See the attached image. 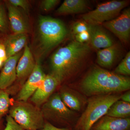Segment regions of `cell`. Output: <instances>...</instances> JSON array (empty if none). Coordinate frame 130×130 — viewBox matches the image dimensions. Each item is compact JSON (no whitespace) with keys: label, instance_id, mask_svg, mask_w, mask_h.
Returning <instances> with one entry per match:
<instances>
[{"label":"cell","instance_id":"1","mask_svg":"<svg viewBox=\"0 0 130 130\" xmlns=\"http://www.w3.org/2000/svg\"><path fill=\"white\" fill-rule=\"evenodd\" d=\"M90 51L88 43L75 40L60 47L50 58V74L60 84L77 72Z\"/></svg>","mask_w":130,"mask_h":130},{"label":"cell","instance_id":"2","mask_svg":"<svg viewBox=\"0 0 130 130\" xmlns=\"http://www.w3.org/2000/svg\"><path fill=\"white\" fill-rule=\"evenodd\" d=\"M80 85L85 94L93 96L128 90L130 79L128 77L96 66L84 78Z\"/></svg>","mask_w":130,"mask_h":130},{"label":"cell","instance_id":"3","mask_svg":"<svg viewBox=\"0 0 130 130\" xmlns=\"http://www.w3.org/2000/svg\"><path fill=\"white\" fill-rule=\"evenodd\" d=\"M33 41L34 52L36 60L40 61L65 40L67 29L59 20L40 16Z\"/></svg>","mask_w":130,"mask_h":130},{"label":"cell","instance_id":"4","mask_svg":"<svg viewBox=\"0 0 130 130\" xmlns=\"http://www.w3.org/2000/svg\"><path fill=\"white\" fill-rule=\"evenodd\" d=\"M121 95L114 94L92 96L86 109L78 119L74 130H90L92 126L106 114L110 107L120 100Z\"/></svg>","mask_w":130,"mask_h":130},{"label":"cell","instance_id":"5","mask_svg":"<svg viewBox=\"0 0 130 130\" xmlns=\"http://www.w3.org/2000/svg\"><path fill=\"white\" fill-rule=\"evenodd\" d=\"M44 121L59 128H74L76 114L63 102L58 93H54L41 107Z\"/></svg>","mask_w":130,"mask_h":130},{"label":"cell","instance_id":"6","mask_svg":"<svg viewBox=\"0 0 130 130\" xmlns=\"http://www.w3.org/2000/svg\"><path fill=\"white\" fill-rule=\"evenodd\" d=\"M9 115L25 130H41L45 121L41 108L31 103L16 101L11 105Z\"/></svg>","mask_w":130,"mask_h":130},{"label":"cell","instance_id":"7","mask_svg":"<svg viewBox=\"0 0 130 130\" xmlns=\"http://www.w3.org/2000/svg\"><path fill=\"white\" fill-rule=\"evenodd\" d=\"M129 2L128 1H112L103 3L95 9L85 13L82 18L89 24L100 25L118 17Z\"/></svg>","mask_w":130,"mask_h":130},{"label":"cell","instance_id":"8","mask_svg":"<svg viewBox=\"0 0 130 130\" xmlns=\"http://www.w3.org/2000/svg\"><path fill=\"white\" fill-rule=\"evenodd\" d=\"M102 25L115 35L122 43L128 44L130 35V8L124 9L118 17Z\"/></svg>","mask_w":130,"mask_h":130},{"label":"cell","instance_id":"9","mask_svg":"<svg viewBox=\"0 0 130 130\" xmlns=\"http://www.w3.org/2000/svg\"><path fill=\"white\" fill-rule=\"evenodd\" d=\"M45 75L40 61L36 60L35 68L20 90L16 101H28L41 84Z\"/></svg>","mask_w":130,"mask_h":130},{"label":"cell","instance_id":"10","mask_svg":"<svg viewBox=\"0 0 130 130\" xmlns=\"http://www.w3.org/2000/svg\"><path fill=\"white\" fill-rule=\"evenodd\" d=\"M59 85L57 79L53 75L45 74L41 84L30 98V102L41 108Z\"/></svg>","mask_w":130,"mask_h":130},{"label":"cell","instance_id":"11","mask_svg":"<svg viewBox=\"0 0 130 130\" xmlns=\"http://www.w3.org/2000/svg\"><path fill=\"white\" fill-rule=\"evenodd\" d=\"M8 10V17L10 26L14 34H28L29 24L24 11L6 2Z\"/></svg>","mask_w":130,"mask_h":130},{"label":"cell","instance_id":"12","mask_svg":"<svg viewBox=\"0 0 130 130\" xmlns=\"http://www.w3.org/2000/svg\"><path fill=\"white\" fill-rule=\"evenodd\" d=\"M35 65L36 61L32 51L27 44L24 48L16 67V80L21 85V87L31 74Z\"/></svg>","mask_w":130,"mask_h":130},{"label":"cell","instance_id":"13","mask_svg":"<svg viewBox=\"0 0 130 130\" xmlns=\"http://www.w3.org/2000/svg\"><path fill=\"white\" fill-rule=\"evenodd\" d=\"M23 51L8 58L0 73V89L9 88L16 80V67Z\"/></svg>","mask_w":130,"mask_h":130},{"label":"cell","instance_id":"14","mask_svg":"<svg viewBox=\"0 0 130 130\" xmlns=\"http://www.w3.org/2000/svg\"><path fill=\"white\" fill-rule=\"evenodd\" d=\"M90 130H130V118H118L105 115L96 122Z\"/></svg>","mask_w":130,"mask_h":130},{"label":"cell","instance_id":"15","mask_svg":"<svg viewBox=\"0 0 130 130\" xmlns=\"http://www.w3.org/2000/svg\"><path fill=\"white\" fill-rule=\"evenodd\" d=\"M91 45L94 48L101 50L106 48L114 44L111 37L100 25L90 24Z\"/></svg>","mask_w":130,"mask_h":130},{"label":"cell","instance_id":"16","mask_svg":"<svg viewBox=\"0 0 130 130\" xmlns=\"http://www.w3.org/2000/svg\"><path fill=\"white\" fill-rule=\"evenodd\" d=\"M27 34H13L8 35L4 44L7 58L11 57L21 51L27 44Z\"/></svg>","mask_w":130,"mask_h":130},{"label":"cell","instance_id":"17","mask_svg":"<svg viewBox=\"0 0 130 130\" xmlns=\"http://www.w3.org/2000/svg\"><path fill=\"white\" fill-rule=\"evenodd\" d=\"M120 52L118 45L114 44L106 48L99 50L97 53L98 64L105 68L111 67L115 62Z\"/></svg>","mask_w":130,"mask_h":130},{"label":"cell","instance_id":"18","mask_svg":"<svg viewBox=\"0 0 130 130\" xmlns=\"http://www.w3.org/2000/svg\"><path fill=\"white\" fill-rule=\"evenodd\" d=\"M88 8V2L85 0H65L56 10L58 15H68L86 11Z\"/></svg>","mask_w":130,"mask_h":130},{"label":"cell","instance_id":"19","mask_svg":"<svg viewBox=\"0 0 130 130\" xmlns=\"http://www.w3.org/2000/svg\"><path fill=\"white\" fill-rule=\"evenodd\" d=\"M58 93L63 102L69 109L76 111H80L82 101L74 91L64 86L61 88Z\"/></svg>","mask_w":130,"mask_h":130},{"label":"cell","instance_id":"20","mask_svg":"<svg viewBox=\"0 0 130 130\" xmlns=\"http://www.w3.org/2000/svg\"><path fill=\"white\" fill-rule=\"evenodd\" d=\"M106 115L120 119L130 118V103L120 100L110 107Z\"/></svg>","mask_w":130,"mask_h":130},{"label":"cell","instance_id":"21","mask_svg":"<svg viewBox=\"0 0 130 130\" xmlns=\"http://www.w3.org/2000/svg\"><path fill=\"white\" fill-rule=\"evenodd\" d=\"M11 105L9 93L6 90L0 89V118L9 111Z\"/></svg>","mask_w":130,"mask_h":130},{"label":"cell","instance_id":"22","mask_svg":"<svg viewBox=\"0 0 130 130\" xmlns=\"http://www.w3.org/2000/svg\"><path fill=\"white\" fill-rule=\"evenodd\" d=\"M113 72L116 74L124 76H129L130 75V51L126 54L124 58L115 68Z\"/></svg>","mask_w":130,"mask_h":130},{"label":"cell","instance_id":"23","mask_svg":"<svg viewBox=\"0 0 130 130\" xmlns=\"http://www.w3.org/2000/svg\"><path fill=\"white\" fill-rule=\"evenodd\" d=\"M9 24L4 6L0 3V31L6 33L9 31Z\"/></svg>","mask_w":130,"mask_h":130},{"label":"cell","instance_id":"24","mask_svg":"<svg viewBox=\"0 0 130 130\" xmlns=\"http://www.w3.org/2000/svg\"><path fill=\"white\" fill-rule=\"evenodd\" d=\"M90 24L85 21H81L76 22L73 25L72 31L75 35L85 31H89Z\"/></svg>","mask_w":130,"mask_h":130},{"label":"cell","instance_id":"25","mask_svg":"<svg viewBox=\"0 0 130 130\" xmlns=\"http://www.w3.org/2000/svg\"><path fill=\"white\" fill-rule=\"evenodd\" d=\"M9 4L23 9L26 14H29L30 10L29 2L26 0H9Z\"/></svg>","mask_w":130,"mask_h":130},{"label":"cell","instance_id":"26","mask_svg":"<svg viewBox=\"0 0 130 130\" xmlns=\"http://www.w3.org/2000/svg\"><path fill=\"white\" fill-rule=\"evenodd\" d=\"M60 2L59 0H43L41 2L40 7L43 11L48 12L54 9Z\"/></svg>","mask_w":130,"mask_h":130},{"label":"cell","instance_id":"27","mask_svg":"<svg viewBox=\"0 0 130 130\" xmlns=\"http://www.w3.org/2000/svg\"><path fill=\"white\" fill-rule=\"evenodd\" d=\"M6 120V125L4 130H25L16 123L10 115H7Z\"/></svg>","mask_w":130,"mask_h":130},{"label":"cell","instance_id":"28","mask_svg":"<svg viewBox=\"0 0 130 130\" xmlns=\"http://www.w3.org/2000/svg\"><path fill=\"white\" fill-rule=\"evenodd\" d=\"M76 41L81 43H85L89 41L90 34L89 31H85L75 35Z\"/></svg>","mask_w":130,"mask_h":130},{"label":"cell","instance_id":"29","mask_svg":"<svg viewBox=\"0 0 130 130\" xmlns=\"http://www.w3.org/2000/svg\"><path fill=\"white\" fill-rule=\"evenodd\" d=\"M41 130H74L72 128H59L45 121L43 128Z\"/></svg>","mask_w":130,"mask_h":130},{"label":"cell","instance_id":"30","mask_svg":"<svg viewBox=\"0 0 130 130\" xmlns=\"http://www.w3.org/2000/svg\"><path fill=\"white\" fill-rule=\"evenodd\" d=\"M7 59L5 45L4 43L0 42V60L5 63Z\"/></svg>","mask_w":130,"mask_h":130},{"label":"cell","instance_id":"31","mask_svg":"<svg viewBox=\"0 0 130 130\" xmlns=\"http://www.w3.org/2000/svg\"><path fill=\"white\" fill-rule=\"evenodd\" d=\"M120 100L125 102L130 103V91H128L124 94L121 95Z\"/></svg>","mask_w":130,"mask_h":130},{"label":"cell","instance_id":"32","mask_svg":"<svg viewBox=\"0 0 130 130\" xmlns=\"http://www.w3.org/2000/svg\"><path fill=\"white\" fill-rule=\"evenodd\" d=\"M4 63H4L2 61L0 60V69L4 65Z\"/></svg>","mask_w":130,"mask_h":130}]
</instances>
